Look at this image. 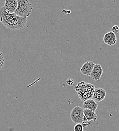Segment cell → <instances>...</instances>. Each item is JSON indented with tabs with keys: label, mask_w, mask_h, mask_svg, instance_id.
<instances>
[{
	"label": "cell",
	"mask_w": 119,
	"mask_h": 131,
	"mask_svg": "<svg viewBox=\"0 0 119 131\" xmlns=\"http://www.w3.org/2000/svg\"><path fill=\"white\" fill-rule=\"evenodd\" d=\"M0 22L7 28L12 30L23 28L26 24V18L7 13L4 7L0 8Z\"/></svg>",
	"instance_id": "1"
},
{
	"label": "cell",
	"mask_w": 119,
	"mask_h": 131,
	"mask_svg": "<svg viewBox=\"0 0 119 131\" xmlns=\"http://www.w3.org/2000/svg\"><path fill=\"white\" fill-rule=\"evenodd\" d=\"M83 130L84 128L81 124H76L74 128V131H83Z\"/></svg>",
	"instance_id": "14"
},
{
	"label": "cell",
	"mask_w": 119,
	"mask_h": 131,
	"mask_svg": "<svg viewBox=\"0 0 119 131\" xmlns=\"http://www.w3.org/2000/svg\"><path fill=\"white\" fill-rule=\"evenodd\" d=\"M5 63V57L3 53L0 52V71L3 67Z\"/></svg>",
	"instance_id": "13"
},
{
	"label": "cell",
	"mask_w": 119,
	"mask_h": 131,
	"mask_svg": "<svg viewBox=\"0 0 119 131\" xmlns=\"http://www.w3.org/2000/svg\"><path fill=\"white\" fill-rule=\"evenodd\" d=\"M103 72V71L101 66L99 64H95L89 77L94 80L98 81L102 77Z\"/></svg>",
	"instance_id": "6"
},
{
	"label": "cell",
	"mask_w": 119,
	"mask_h": 131,
	"mask_svg": "<svg viewBox=\"0 0 119 131\" xmlns=\"http://www.w3.org/2000/svg\"><path fill=\"white\" fill-rule=\"evenodd\" d=\"M66 83L68 86H72L74 84V81L71 78H68L66 81Z\"/></svg>",
	"instance_id": "16"
},
{
	"label": "cell",
	"mask_w": 119,
	"mask_h": 131,
	"mask_svg": "<svg viewBox=\"0 0 119 131\" xmlns=\"http://www.w3.org/2000/svg\"><path fill=\"white\" fill-rule=\"evenodd\" d=\"M84 113V121H93L95 122L97 118V116L95 112L87 109H83Z\"/></svg>",
	"instance_id": "11"
},
{
	"label": "cell",
	"mask_w": 119,
	"mask_h": 131,
	"mask_svg": "<svg viewBox=\"0 0 119 131\" xmlns=\"http://www.w3.org/2000/svg\"><path fill=\"white\" fill-rule=\"evenodd\" d=\"M70 117L72 122L76 124H82L84 122L83 108L80 106H77L74 107L70 114Z\"/></svg>",
	"instance_id": "4"
},
{
	"label": "cell",
	"mask_w": 119,
	"mask_h": 131,
	"mask_svg": "<svg viewBox=\"0 0 119 131\" xmlns=\"http://www.w3.org/2000/svg\"><path fill=\"white\" fill-rule=\"evenodd\" d=\"M74 89L77 92L79 98L84 102L92 98L95 87L92 84L81 82L75 87Z\"/></svg>",
	"instance_id": "2"
},
{
	"label": "cell",
	"mask_w": 119,
	"mask_h": 131,
	"mask_svg": "<svg viewBox=\"0 0 119 131\" xmlns=\"http://www.w3.org/2000/svg\"><path fill=\"white\" fill-rule=\"evenodd\" d=\"M94 63L92 62H87L82 66L80 71L84 75L90 76L94 67Z\"/></svg>",
	"instance_id": "9"
},
{
	"label": "cell",
	"mask_w": 119,
	"mask_h": 131,
	"mask_svg": "<svg viewBox=\"0 0 119 131\" xmlns=\"http://www.w3.org/2000/svg\"><path fill=\"white\" fill-rule=\"evenodd\" d=\"M97 107L98 104L92 99H90L84 101L83 105V109H87L94 112L96 111Z\"/></svg>",
	"instance_id": "10"
},
{
	"label": "cell",
	"mask_w": 119,
	"mask_h": 131,
	"mask_svg": "<svg viewBox=\"0 0 119 131\" xmlns=\"http://www.w3.org/2000/svg\"><path fill=\"white\" fill-rule=\"evenodd\" d=\"M103 41L109 46H114L117 41L116 34L112 32L106 33L103 36Z\"/></svg>",
	"instance_id": "7"
},
{
	"label": "cell",
	"mask_w": 119,
	"mask_h": 131,
	"mask_svg": "<svg viewBox=\"0 0 119 131\" xmlns=\"http://www.w3.org/2000/svg\"><path fill=\"white\" fill-rule=\"evenodd\" d=\"M112 32L114 34L118 33L119 32V27L118 25H114L112 28Z\"/></svg>",
	"instance_id": "15"
},
{
	"label": "cell",
	"mask_w": 119,
	"mask_h": 131,
	"mask_svg": "<svg viewBox=\"0 0 119 131\" xmlns=\"http://www.w3.org/2000/svg\"><path fill=\"white\" fill-rule=\"evenodd\" d=\"M106 95V91L104 89L102 88H95L92 96V99L94 101L98 102H101L105 97Z\"/></svg>",
	"instance_id": "8"
},
{
	"label": "cell",
	"mask_w": 119,
	"mask_h": 131,
	"mask_svg": "<svg viewBox=\"0 0 119 131\" xmlns=\"http://www.w3.org/2000/svg\"><path fill=\"white\" fill-rule=\"evenodd\" d=\"M17 9L14 14L20 17L30 16L33 10L32 4L28 0H17Z\"/></svg>",
	"instance_id": "3"
},
{
	"label": "cell",
	"mask_w": 119,
	"mask_h": 131,
	"mask_svg": "<svg viewBox=\"0 0 119 131\" xmlns=\"http://www.w3.org/2000/svg\"><path fill=\"white\" fill-rule=\"evenodd\" d=\"M17 5V0H6L3 7L7 13L12 14L15 13Z\"/></svg>",
	"instance_id": "5"
},
{
	"label": "cell",
	"mask_w": 119,
	"mask_h": 131,
	"mask_svg": "<svg viewBox=\"0 0 119 131\" xmlns=\"http://www.w3.org/2000/svg\"><path fill=\"white\" fill-rule=\"evenodd\" d=\"M94 123V122L93 121H84L81 124L83 126V128H88L90 127H91Z\"/></svg>",
	"instance_id": "12"
}]
</instances>
